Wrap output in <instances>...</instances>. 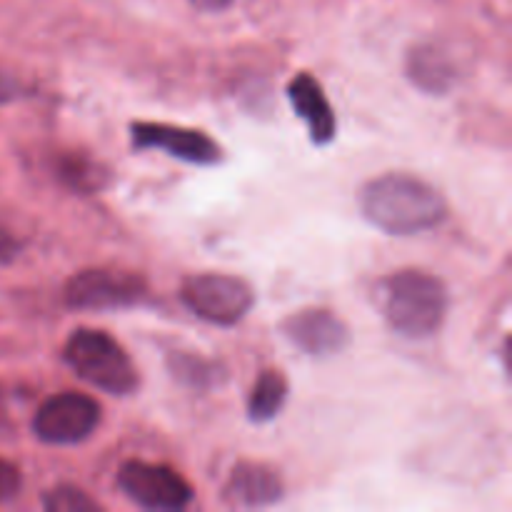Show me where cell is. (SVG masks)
<instances>
[{
    "label": "cell",
    "instance_id": "cell-1",
    "mask_svg": "<svg viewBox=\"0 0 512 512\" xmlns=\"http://www.w3.org/2000/svg\"><path fill=\"white\" fill-rule=\"evenodd\" d=\"M365 220L388 235H418L448 218V200L428 180L408 173H385L360 190Z\"/></svg>",
    "mask_w": 512,
    "mask_h": 512
},
{
    "label": "cell",
    "instance_id": "cell-2",
    "mask_svg": "<svg viewBox=\"0 0 512 512\" xmlns=\"http://www.w3.org/2000/svg\"><path fill=\"white\" fill-rule=\"evenodd\" d=\"M375 303L393 333L423 340L438 333L445 323L450 295L438 275L425 270H398L380 280Z\"/></svg>",
    "mask_w": 512,
    "mask_h": 512
},
{
    "label": "cell",
    "instance_id": "cell-3",
    "mask_svg": "<svg viewBox=\"0 0 512 512\" xmlns=\"http://www.w3.org/2000/svg\"><path fill=\"white\" fill-rule=\"evenodd\" d=\"M63 360L80 380L110 395H130L138 390V370L123 345L103 330L78 328L65 340Z\"/></svg>",
    "mask_w": 512,
    "mask_h": 512
},
{
    "label": "cell",
    "instance_id": "cell-4",
    "mask_svg": "<svg viewBox=\"0 0 512 512\" xmlns=\"http://www.w3.org/2000/svg\"><path fill=\"white\" fill-rule=\"evenodd\" d=\"M180 300L200 320L213 325H235L250 313L255 293L243 278L225 273L190 275L180 285Z\"/></svg>",
    "mask_w": 512,
    "mask_h": 512
},
{
    "label": "cell",
    "instance_id": "cell-5",
    "mask_svg": "<svg viewBox=\"0 0 512 512\" xmlns=\"http://www.w3.org/2000/svg\"><path fill=\"white\" fill-rule=\"evenodd\" d=\"M148 298V283L138 273L113 268H93L73 275L65 283L63 300L73 310H123Z\"/></svg>",
    "mask_w": 512,
    "mask_h": 512
},
{
    "label": "cell",
    "instance_id": "cell-6",
    "mask_svg": "<svg viewBox=\"0 0 512 512\" xmlns=\"http://www.w3.org/2000/svg\"><path fill=\"white\" fill-rule=\"evenodd\" d=\"M118 485L135 505L145 510H183L193 500V488L168 465L128 460L118 470Z\"/></svg>",
    "mask_w": 512,
    "mask_h": 512
},
{
    "label": "cell",
    "instance_id": "cell-7",
    "mask_svg": "<svg viewBox=\"0 0 512 512\" xmlns=\"http://www.w3.org/2000/svg\"><path fill=\"white\" fill-rule=\"evenodd\" d=\"M100 425V405L83 393H60L45 400L33 418L35 438L48 445L88 440Z\"/></svg>",
    "mask_w": 512,
    "mask_h": 512
},
{
    "label": "cell",
    "instance_id": "cell-8",
    "mask_svg": "<svg viewBox=\"0 0 512 512\" xmlns=\"http://www.w3.org/2000/svg\"><path fill=\"white\" fill-rule=\"evenodd\" d=\"M128 133L135 150H163L165 155L193 165H215L223 160V148L203 130L135 120L130 123Z\"/></svg>",
    "mask_w": 512,
    "mask_h": 512
},
{
    "label": "cell",
    "instance_id": "cell-9",
    "mask_svg": "<svg viewBox=\"0 0 512 512\" xmlns=\"http://www.w3.org/2000/svg\"><path fill=\"white\" fill-rule=\"evenodd\" d=\"M280 330L295 348L303 350L305 355H315V358L340 353L350 343L348 325L333 310L325 308L298 310L283 320Z\"/></svg>",
    "mask_w": 512,
    "mask_h": 512
},
{
    "label": "cell",
    "instance_id": "cell-10",
    "mask_svg": "<svg viewBox=\"0 0 512 512\" xmlns=\"http://www.w3.org/2000/svg\"><path fill=\"white\" fill-rule=\"evenodd\" d=\"M405 73L410 83L430 95H443L453 88L463 75V63L448 43H418L410 48L405 60Z\"/></svg>",
    "mask_w": 512,
    "mask_h": 512
},
{
    "label": "cell",
    "instance_id": "cell-11",
    "mask_svg": "<svg viewBox=\"0 0 512 512\" xmlns=\"http://www.w3.org/2000/svg\"><path fill=\"white\" fill-rule=\"evenodd\" d=\"M283 478L270 465L243 460L230 470L223 500L230 508H268L283 498Z\"/></svg>",
    "mask_w": 512,
    "mask_h": 512
},
{
    "label": "cell",
    "instance_id": "cell-12",
    "mask_svg": "<svg viewBox=\"0 0 512 512\" xmlns=\"http://www.w3.org/2000/svg\"><path fill=\"white\" fill-rule=\"evenodd\" d=\"M288 100L295 108V113L303 118V123L308 125L310 140L315 145H328L335 140V113L330 108L328 98L323 93V85L308 73L295 75L288 83Z\"/></svg>",
    "mask_w": 512,
    "mask_h": 512
},
{
    "label": "cell",
    "instance_id": "cell-13",
    "mask_svg": "<svg viewBox=\"0 0 512 512\" xmlns=\"http://www.w3.org/2000/svg\"><path fill=\"white\" fill-rule=\"evenodd\" d=\"M55 178L68 190L80 195H95L110 183V170L98 158L80 150H65L55 158Z\"/></svg>",
    "mask_w": 512,
    "mask_h": 512
},
{
    "label": "cell",
    "instance_id": "cell-14",
    "mask_svg": "<svg viewBox=\"0 0 512 512\" xmlns=\"http://www.w3.org/2000/svg\"><path fill=\"white\" fill-rule=\"evenodd\" d=\"M288 400V380L280 370H263L248 395V418L253 423H268L283 410Z\"/></svg>",
    "mask_w": 512,
    "mask_h": 512
},
{
    "label": "cell",
    "instance_id": "cell-15",
    "mask_svg": "<svg viewBox=\"0 0 512 512\" xmlns=\"http://www.w3.org/2000/svg\"><path fill=\"white\" fill-rule=\"evenodd\" d=\"M168 368L175 380L185 385V388L195 390H210L225 380V368L215 360H205L193 353H170Z\"/></svg>",
    "mask_w": 512,
    "mask_h": 512
},
{
    "label": "cell",
    "instance_id": "cell-16",
    "mask_svg": "<svg viewBox=\"0 0 512 512\" xmlns=\"http://www.w3.org/2000/svg\"><path fill=\"white\" fill-rule=\"evenodd\" d=\"M45 510L50 512H95L100 505L90 495H85L80 488L73 485H58L43 495Z\"/></svg>",
    "mask_w": 512,
    "mask_h": 512
},
{
    "label": "cell",
    "instance_id": "cell-17",
    "mask_svg": "<svg viewBox=\"0 0 512 512\" xmlns=\"http://www.w3.org/2000/svg\"><path fill=\"white\" fill-rule=\"evenodd\" d=\"M20 485H23L20 470L8 460H0V503L13 500L20 493Z\"/></svg>",
    "mask_w": 512,
    "mask_h": 512
},
{
    "label": "cell",
    "instance_id": "cell-18",
    "mask_svg": "<svg viewBox=\"0 0 512 512\" xmlns=\"http://www.w3.org/2000/svg\"><path fill=\"white\" fill-rule=\"evenodd\" d=\"M20 248H23V243L15 235V230L0 220V263H10L20 253Z\"/></svg>",
    "mask_w": 512,
    "mask_h": 512
},
{
    "label": "cell",
    "instance_id": "cell-19",
    "mask_svg": "<svg viewBox=\"0 0 512 512\" xmlns=\"http://www.w3.org/2000/svg\"><path fill=\"white\" fill-rule=\"evenodd\" d=\"M18 93H20V85L15 83L8 73L0 70V103H8V100H13Z\"/></svg>",
    "mask_w": 512,
    "mask_h": 512
},
{
    "label": "cell",
    "instance_id": "cell-20",
    "mask_svg": "<svg viewBox=\"0 0 512 512\" xmlns=\"http://www.w3.org/2000/svg\"><path fill=\"white\" fill-rule=\"evenodd\" d=\"M233 0H190V5H195L198 10H205V13H218V10H225Z\"/></svg>",
    "mask_w": 512,
    "mask_h": 512
}]
</instances>
